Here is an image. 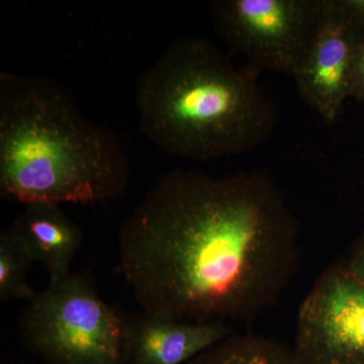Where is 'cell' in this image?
I'll return each mask as SVG.
<instances>
[{
  "instance_id": "obj_1",
  "label": "cell",
  "mask_w": 364,
  "mask_h": 364,
  "mask_svg": "<svg viewBox=\"0 0 364 364\" xmlns=\"http://www.w3.org/2000/svg\"><path fill=\"white\" fill-rule=\"evenodd\" d=\"M296 218L264 174H165L124 222L119 267L144 312L247 320L296 275Z\"/></svg>"
},
{
  "instance_id": "obj_2",
  "label": "cell",
  "mask_w": 364,
  "mask_h": 364,
  "mask_svg": "<svg viewBox=\"0 0 364 364\" xmlns=\"http://www.w3.org/2000/svg\"><path fill=\"white\" fill-rule=\"evenodd\" d=\"M129 161L53 79L0 73V191L31 203L88 205L121 196Z\"/></svg>"
},
{
  "instance_id": "obj_3",
  "label": "cell",
  "mask_w": 364,
  "mask_h": 364,
  "mask_svg": "<svg viewBox=\"0 0 364 364\" xmlns=\"http://www.w3.org/2000/svg\"><path fill=\"white\" fill-rule=\"evenodd\" d=\"M256 75L208 40H177L139 79L141 131L163 152L183 159L207 161L255 150L275 124Z\"/></svg>"
},
{
  "instance_id": "obj_4",
  "label": "cell",
  "mask_w": 364,
  "mask_h": 364,
  "mask_svg": "<svg viewBox=\"0 0 364 364\" xmlns=\"http://www.w3.org/2000/svg\"><path fill=\"white\" fill-rule=\"evenodd\" d=\"M21 339L48 364H127L129 320L83 275L50 280L28 301Z\"/></svg>"
},
{
  "instance_id": "obj_5",
  "label": "cell",
  "mask_w": 364,
  "mask_h": 364,
  "mask_svg": "<svg viewBox=\"0 0 364 364\" xmlns=\"http://www.w3.org/2000/svg\"><path fill=\"white\" fill-rule=\"evenodd\" d=\"M210 11L215 32L246 68L293 77L317 35L325 0H215Z\"/></svg>"
},
{
  "instance_id": "obj_6",
  "label": "cell",
  "mask_w": 364,
  "mask_h": 364,
  "mask_svg": "<svg viewBox=\"0 0 364 364\" xmlns=\"http://www.w3.org/2000/svg\"><path fill=\"white\" fill-rule=\"evenodd\" d=\"M293 351L301 364H364V282L330 267L299 308Z\"/></svg>"
},
{
  "instance_id": "obj_7",
  "label": "cell",
  "mask_w": 364,
  "mask_h": 364,
  "mask_svg": "<svg viewBox=\"0 0 364 364\" xmlns=\"http://www.w3.org/2000/svg\"><path fill=\"white\" fill-rule=\"evenodd\" d=\"M364 40L361 31L341 14L335 0H325L317 35L293 76L299 97L326 124L338 119L351 95L356 52Z\"/></svg>"
},
{
  "instance_id": "obj_8",
  "label": "cell",
  "mask_w": 364,
  "mask_h": 364,
  "mask_svg": "<svg viewBox=\"0 0 364 364\" xmlns=\"http://www.w3.org/2000/svg\"><path fill=\"white\" fill-rule=\"evenodd\" d=\"M234 333L224 322H189L144 312L129 320L127 364H186Z\"/></svg>"
},
{
  "instance_id": "obj_9",
  "label": "cell",
  "mask_w": 364,
  "mask_h": 364,
  "mask_svg": "<svg viewBox=\"0 0 364 364\" xmlns=\"http://www.w3.org/2000/svg\"><path fill=\"white\" fill-rule=\"evenodd\" d=\"M9 229L31 260L47 269L50 280L71 274L72 260L82 243V232L59 205H26Z\"/></svg>"
},
{
  "instance_id": "obj_10",
  "label": "cell",
  "mask_w": 364,
  "mask_h": 364,
  "mask_svg": "<svg viewBox=\"0 0 364 364\" xmlns=\"http://www.w3.org/2000/svg\"><path fill=\"white\" fill-rule=\"evenodd\" d=\"M186 364H301L293 349L265 337L234 333Z\"/></svg>"
},
{
  "instance_id": "obj_11",
  "label": "cell",
  "mask_w": 364,
  "mask_h": 364,
  "mask_svg": "<svg viewBox=\"0 0 364 364\" xmlns=\"http://www.w3.org/2000/svg\"><path fill=\"white\" fill-rule=\"evenodd\" d=\"M33 261L23 250L11 230L0 233V299L31 301L37 291L28 284V273Z\"/></svg>"
},
{
  "instance_id": "obj_12",
  "label": "cell",
  "mask_w": 364,
  "mask_h": 364,
  "mask_svg": "<svg viewBox=\"0 0 364 364\" xmlns=\"http://www.w3.org/2000/svg\"><path fill=\"white\" fill-rule=\"evenodd\" d=\"M337 9L341 11L345 18L358 30L364 28V1H337L335 0Z\"/></svg>"
},
{
  "instance_id": "obj_13",
  "label": "cell",
  "mask_w": 364,
  "mask_h": 364,
  "mask_svg": "<svg viewBox=\"0 0 364 364\" xmlns=\"http://www.w3.org/2000/svg\"><path fill=\"white\" fill-rule=\"evenodd\" d=\"M351 95L364 98V40L359 46L354 60Z\"/></svg>"
},
{
  "instance_id": "obj_14",
  "label": "cell",
  "mask_w": 364,
  "mask_h": 364,
  "mask_svg": "<svg viewBox=\"0 0 364 364\" xmlns=\"http://www.w3.org/2000/svg\"><path fill=\"white\" fill-rule=\"evenodd\" d=\"M350 272L355 274L361 282H364V249L359 254L358 261L354 263L353 268Z\"/></svg>"
}]
</instances>
